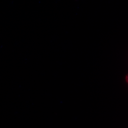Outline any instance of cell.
<instances>
[{"label": "cell", "mask_w": 128, "mask_h": 128, "mask_svg": "<svg viewBox=\"0 0 128 128\" xmlns=\"http://www.w3.org/2000/svg\"><path fill=\"white\" fill-rule=\"evenodd\" d=\"M125 81H126V82H127L128 86V74H127L125 76Z\"/></svg>", "instance_id": "cell-1"}]
</instances>
